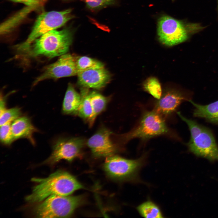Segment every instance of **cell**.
Returning a JSON list of instances; mask_svg holds the SVG:
<instances>
[{"label":"cell","instance_id":"cell-1","mask_svg":"<svg viewBox=\"0 0 218 218\" xmlns=\"http://www.w3.org/2000/svg\"><path fill=\"white\" fill-rule=\"evenodd\" d=\"M31 180L37 184L25 198L31 203L40 202L53 195L69 196L84 188L74 176L63 170L56 171L45 178L34 177Z\"/></svg>","mask_w":218,"mask_h":218},{"label":"cell","instance_id":"cell-2","mask_svg":"<svg viewBox=\"0 0 218 218\" xmlns=\"http://www.w3.org/2000/svg\"><path fill=\"white\" fill-rule=\"evenodd\" d=\"M73 35L72 31L68 28L51 30L36 39L22 53L28 58L43 56L52 58L61 56L68 51Z\"/></svg>","mask_w":218,"mask_h":218},{"label":"cell","instance_id":"cell-3","mask_svg":"<svg viewBox=\"0 0 218 218\" xmlns=\"http://www.w3.org/2000/svg\"><path fill=\"white\" fill-rule=\"evenodd\" d=\"M177 114L187 125L190 137L187 144L189 150L198 156L210 160H218V146L210 130L194 121L183 116L180 112Z\"/></svg>","mask_w":218,"mask_h":218},{"label":"cell","instance_id":"cell-4","mask_svg":"<svg viewBox=\"0 0 218 218\" xmlns=\"http://www.w3.org/2000/svg\"><path fill=\"white\" fill-rule=\"evenodd\" d=\"M82 196L51 195L34 208V214L38 217H68L82 203Z\"/></svg>","mask_w":218,"mask_h":218},{"label":"cell","instance_id":"cell-5","mask_svg":"<svg viewBox=\"0 0 218 218\" xmlns=\"http://www.w3.org/2000/svg\"><path fill=\"white\" fill-rule=\"evenodd\" d=\"M194 24H185L170 16L164 15L159 19L157 24L159 39L163 44L172 46L185 41L190 34L201 29Z\"/></svg>","mask_w":218,"mask_h":218},{"label":"cell","instance_id":"cell-6","mask_svg":"<svg viewBox=\"0 0 218 218\" xmlns=\"http://www.w3.org/2000/svg\"><path fill=\"white\" fill-rule=\"evenodd\" d=\"M70 9L61 11L44 12L37 18L31 31L26 40L16 46L17 51L21 53L36 39L51 30H56L72 19Z\"/></svg>","mask_w":218,"mask_h":218},{"label":"cell","instance_id":"cell-7","mask_svg":"<svg viewBox=\"0 0 218 218\" xmlns=\"http://www.w3.org/2000/svg\"><path fill=\"white\" fill-rule=\"evenodd\" d=\"M170 132L164 118L153 110L145 112L137 126L124 135L123 138L125 142L135 138L144 140Z\"/></svg>","mask_w":218,"mask_h":218},{"label":"cell","instance_id":"cell-8","mask_svg":"<svg viewBox=\"0 0 218 218\" xmlns=\"http://www.w3.org/2000/svg\"><path fill=\"white\" fill-rule=\"evenodd\" d=\"M85 143L80 137L59 139L53 146L51 155L43 163L52 165L62 160L71 162L81 156Z\"/></svg>","mask_w":218,"mask_h":218},{"label":"cell","instance_id":"cell-9","mask_svg":"<svg viewBox=\"0 0 218 218\" xmlns=\"http://www.w3.org/2000/svg\"><path fill=\"white\" fill-rule=\"evenodd\" d=\"M143 158L130 160L113 155L107 157L104 165V170L107 175L114 179H131L135 177L142 165Z\"/></svg>","mask_w":218,"mask_h":218},{"label":"cell","instance_id":"cell-10","mask_svg":"<svg viewBox=\"0 0 218 218\" xmlns=\"http://www.w3.org/2000/svg\"><path fill=\"white\" fill-rule=\"evenodd\" d=\"M78 73L76 58L70 54L66 53L61 55L56 61L45 68L33 85L35 86L45 80L70 77Z\"/></svg>","mask_w":218,"mask_h":218},{"label":"cell","instance_id":"cell-11","mask_svg":"<svg viewBox=\"0 0 218 218\" xmlns=\"http://www.w3.org/2000/svg\"><path fill=\"white\" fill-rule=\"evenodd\" d=\"M112 134L109 129L102 127L88 140L86 144L94 157H107L115 153L116 147L111 139Z\"/></svg>","mask_w":218,"mask_h":218},{"label":"cell","instance_id":"cell-12","mask_svg":"<svg viewBox=\"0 0 218 218\" xmlns=\"http://www.w3.org/2000/svg\"><path fill=\"white\" fill-rule=\"evenodd\" d=\"M79 84L84 87L100 89L110 80L111 75L104 67L88 69L78 73Z\"/></svg>","mask_w":218,"mask_h":218},{"label":"cell","instance_id":"cell-13","mask_svg":"<svg viewBox=\"0 0 218 218\" xmlns=\"http://www.w3.org/2000/svg\"><path fill=\"white\" fill-rule=\"evenodd\" d=\"M185 99L179 92L174 90H167L157 101L154 110L163 118L167 117L174 112Z\"/></svg>","mask_w":218,"mask_h":218},{"label":"cell","instance_id":"cell-14","mask_svg":"<svg viewBox=\"0 0 218 218\" xmlns=\"http://www.w3.org/2000/svg\"><path fill=\"white\" fill-rule=\"evenodd\" d=\"M11 130L15 140L22 138L27 139L32 143H35L33 134L37 131L30 119L27 117H20L11 124Z\"/></svg>","mask_w":218,"mask_h":218},{"label":"cell","instance_id":"cell-15","mask_svg":"<svg viewBox=\"0 0 218 218\" xmlns=\"http://www.w3.org/2000/svg\"><path fill=\"white\" fill-rule=\"evenodd\" d=\"M81 99L78 93L71 84H68L63 101L62 111L65 114H77Z\"/></svg>","mask_w":218,"mask_h":218},{"label":"cell","instance_id":"cell-16","mask_svg":"<svg viewBox=\"0 0 218 218\" xmlns=\"http://www.w3.org/2000/svg\"><path fill=\"white\" fill-rule=\"evenodd\" d=\"M194 107V117L203 118L211 123L218 124V100L206 105H202L189 100Z\"/></svg>","mask_w":218,"mask_h":218},{"label":"cell","instance_id":"cell-17","mask_svg":"<svg viewBox=\"0 0 218 218\" xmlns=\"http://www.w3.org/2000/svg\"><path fill=\"white\" fill-rule=\"evenodd\" d=\"M89 96L93 114L88 121L90 126H91L97 115L105 109L107 103L108 99L107 97L95 91L89 92Z\"/></svg>","mask_w":218,"mask_h":218},{"label":"cell","instance_id":"cell-18","mask_svg":"<svg viewBox=\"0 0 218 218\" xmlns=\"http://www.w3.org/2000/svg\"><path fill=\"white\" fill-rule=\"evenodd\" d=\"M137 210L140 215L144 217H163L159 208L151 201H147L141 204L137 207Z\"/></svg>","mask_w":218,"mask_h":218},{"label":"cell","instance_id":"cell-19","mask_svg":"<svg viewBox=\"0 0 218 218\" xmlns=\"http://www.w3.org/2000/svg\"><path fill=\"white\" fill-rule=\"evenodd\" d=\"M89 92L87 89H83L81 92V99L77 114L88 121L92 115L93 111L89 96Z\"/></svg>","mask_w":218,"mask_h":218},{"label":"cell","instance_id":"cell-20","mask_svg":"<svg viewBox=\"0 0 218 218\" xmlns=\"http://www.w3.org/2000/svg\"><path fill=\"white\" fill-rule=\"evenodd\" d=\"M76 63L78 73L88 69L104 67L101 62L86 56L76 58Z\"/></svg>","mask_w":218,"mask_h":218},{"label":"cell","instance_id":"cell-21","mask_svg":"<svg viewBox=\"0 0 218 218\" xmlns=\"http://www.w3.org/2000/svg\"><path fill=\"white\" fill-rule=\"evenodd\" d=\"M144 90L158 100L162 96V89L160 84L157 78L151 77L146 80L144 84Z\"/></svg>","mask_w":218,"mask_h":218},{"label":"cell","instance_id":"cell-22","mask_svg":"<svg viewBox=\"0 0 218 218\" xmlns=\"http://www.w3.org/2000/svg\"><path fill=\"white\" fill-rule=\"evenodd\" d=\"M21 114V109L18 107L5 109L0 113V126L13 121L20 117Z\"/></svg>","mask_w":218,"mask_h":218},{"label":"cell","instance_id":"cell-23","mask_svg":"<svg viewBox=\"0 0 218 218\" xmlns=\"http://www.w3.org/2000/svg\"><path fill=\"white\" fill-rule=\"evenodd\" d=\"M0 139L2 144L7 145H10L15 140L12 132L11 123L0 126Z\"/></svg>","mask_w":218,"mask_h":218},{"label":"cell","instance_id":"cell-24","mask_svg":"<svg viewBox=\"0 0 218 218\" xmlns=\"http://www.w3.org/2000/svg\"><path fill=\"white\" fill-rule=\"evenodd\" d=\"M86 5L89 9H97L112 5L115 0H85Z\"/></svg>","mask_w":218,"mask_h":218},{"label":"cell","instance_id":"cell-25","mask_svg":"<svg viewBox=\"0 0 218 218\" xmlns=\"http://www.w3.org/2000/svg\"><path fill=\"white\" fill-rule=\"evenodd\" d=\"M12 1L23 3L28 6H31L38 2V0H11Z\"/></svg>","mask_w":218,"mask_h":218}]
</instances>
